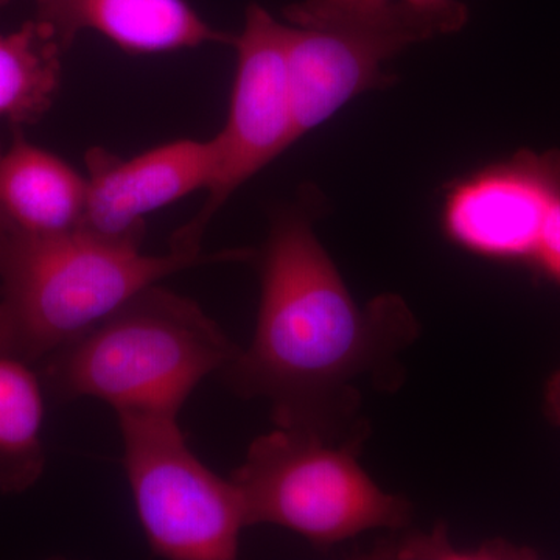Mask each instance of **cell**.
<instances>
[{
    "mask_svg": "<svg viewBox=\"0 0 560 560\" xmlns=\"http://www.w3.org/2000/svg\"><path fill=\"white\" fill-rule=\"evenodd\" d=\"M9 2L10 0H0V7L7 5Z\"/></svg>",
    "mask_w": 560,
    "mask_h": 560,
    "instance_id": "e0dca14e",
    "label": "cell"
},
{
    "mask_svg": "<svg viewBox=\"0 0 560 560\" xmlns=\"http://www.w3.org/2000/svg\"><path fill=\"white\" fill-rule=\"evenodd\" d=\"M249 250L143 254L77 230L0 234V355L40 363L132 294L200 265L249 259Z\"/></svg>",
    "mask_w": 560,
    "mask_h": 560,
    "instance_id": "3957f363",
    "label": "cell"
},
{
    "mask_svg": "<svg viewBox=\"0 0 560 560\" xmlns=\"http://www.w3.org/2000/svg\"><path fill=\"white\" fill-rule=\"evenodd\" d=\"M65 54L54 32L36 20L0 35L2 119L22 128L46 116L60 90Z\"/></svg>",
    "mask_w": 560,
    "mask_h": 560,
    "instance_id": "4fadbf2b",
    "label": "cell"
},
{
    "mask_svg": "<svg viewBox=\"0 0 560 560\" xmlns=\"http://www.w3.org/2000/svg\"><path fill=\"white\" fill-rule=\"evenodd\" d=\"M86 200L80 230L142 248L145 217L200 189L217 172L215 138L179 139L124 160L94 147L84 154Z\"/></svg>",
    "mask_w": 560,
    "mask_h": 560,
    "instance_id": "9c48e42d",
    "label": "cell"
},
{
    "mask_svg": "<svg viewBox=\"0 0 560 560\" xmlns=\"http://www.w3.org/2000/svg\"><path fill=\"white\" fill-rule=\"evenodd\" d=\"M31 364L0 355V493L27 492L46 470L43 381Z\"/></svg>",
    "mask_w": 560,
    "mask_h": 560,
    "instance_id": "7c38bea8",
    "label": "cell"
},
{
    "mask_svg": "<svg viewBox=\"0 0 560 560\" xmlns=\"http://www.w3.org/2000/svg\"><path fill=\"white\" fill-rule=\"evenodd\" d=\"M36 21L68 51L81 32L101 33L130 55L165 54L205 44H234L187 0H36Z\"/></svg>",
    "mask_w": 560,
    "mask_h": 560,
    "instance_id": "30bf717a",
    "label": "cell"
},
{
    "mask_svg": "<svg viewBox=\"0 0 560 560\" xmlns=\"http://www.w3.org/2000/svg\"><path fill=\"white\" fill-rule=\"evenodd\" d=\"M360 453L283 429L256 438L231 475L246 525L293 530L319 550L368 530L405 528L410 501L378 488L360 466Z\"/></svg>",
    "mask_w": 560,
    "mask_h": 560,
    "instance_id": "277c9868",
    "label": "cell"
},
{
    "mask_svg": "<svg viewBox=\"0 0 560 560\" xmlns=\"http://www.w3.org/2000/svg\"><path fill=\"white\" fill-rule=\"evenodd\" d=\"M86 176L57 154L33 145L21 127L0 142V234L57 235L80 230Z\"/></svg>",
    "mask_w": 560,
    "mask_h": 560,
    "instance_id": "8fae6325",
    "label": "cell"
},
{
    "mask_svg": "<svg viewBox=\"0 0 560 560\" xmlns=\"http://www.w3.org/2000/svg\"><path fill=\"white\" fill-rule=\"evenodd\" d=\"M544 408L550 422L560 427V368L552 372L545 386Z\"/></svg>",
    "mask_w": 560,
    "mask_h": 560,
    "instance_id": "2e32d148",
    "label": "cell"
},
{
    "mask_svg": "<svg viewBox=\"0 0 560 560\" xmlns=\"http://www.w3.org/2000/svg\"><path fill=\"white\" fill-rule=\"evenodd\" d=\"M285 60L298 140L390 77L382 66L458 25L401 0H302L283 9Z\"/></svg>",
    "mask_w": 560,
    "mask_h": 560,
    "instance_id": "5b68a950",
    "label": "cell"
},
{
    "mask_svg": "<svg viewBox=\"0 0 560 560\" xmlns=\"http://www.w3.org/2000/svg\"><path fill=\"white\" fill-rule=\"evenodd\" d=\"M529 267L552 282L560 283V198L552 206Z\"/></svg>",
    "mask_w": 560,
    "mask_h": 560,
    "instance_id": "5bb4252c",
    "label": "cell"
},
{
    "mask_svg": "<svg viewBox=\"0 0 560 560\" xmlns=\"http://www.w3.org/2000/svg\"><path fill=\"white\" fill-rule=\"evenodd\" d=\"M285 22L259 3L246 9L245 25L235 35L237 72L230 116L215 136L217 172L197 215L173 232L171 250L200 254L202 237L217 212L246 180L298 142L285 60Z\"/></svg>",
    "mask_w": 560,
    "mask_h": 560,
    "instance_id": "52a82bcc",
    "label": "cell"
},
{
    "mask_svg": "<svg viewBox=\"0 0 560 560\" xmlns=\"http://www.w3.org/2000/svg\"><path fill=\"white\" fill-rule=\"evenodd\" d=\"M559 198V151H518L453 186L442 226L453 243L477 256L530 265Z\"/></svg>",
    "mask_w": 560,
    "mask_h": 560,
    "instance_id": "ba28073f",
    "label": "cell"
},
{
    "mask_svg": "<svg viewBox=\"0 0 560 560\" xmlns=\"http://www.w3.org/2000/svg\"><path fill=\"white\" fill-rule=\"evenodd\" d=\"M420 334L399 294L353 300L313 230V213H276L260 257L256 334L220 372L242 399H261L276 429L360 447L370 434L364 396L396 393Z\"/></svg>",
    "mask_w": 560,
    "mask_h": 560,
    "instance_id": "6da1fadb",
    "label": "cell"
},
{
    "mask_svg": "<svg viewBox=\"0 0 560 560\" xmlns=\"http://www.w3.org/2000/svg\"><path fill=\"white\" fill-rule=\"evenodd\" d=\"M241 348L190 298L151 283L40 361L58 400L91 397L117 412L178 416L195 388Z\"/></svg>",
    "mask_w": 560,
    "mask_h": 560,
    "instance_id": "7a4b0ae2",
    "label": "cell"
},
{
    "mask_svg": "<svg viewBox=\"0 0 560 560\" xmlns=\"http://www.w3.org/2000/svg\"><path fill=\"white\" fill-rule=\"evenodd\" d=\"M401 2L410 5L411 9L422 11V13L451 21L459 28H463L469 20L466 5L459 0H401Z\"/></svg>",
    "mask_w": 560,
    "mask_h": 560,
    "instance_id": "9a60e30c",
    "label": "cell"
},
{
    "mask_svg": "<svg viewBox=\"0 0 560 560\" xmlns=\"http://www.w3.org/2000/svg\"><path fill=\"white\" fill-rule=\"evenodd\" d=\"M124 466L150 550L172 560L237 558L246 525L241 490L195 456L164 412H117Z\"/></svg>",
    "mask_w": 560,
    "mask_h": 560,
    "instance_id": "8992f818",
    "label": "cell"
}]
</instances>
